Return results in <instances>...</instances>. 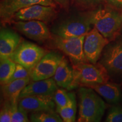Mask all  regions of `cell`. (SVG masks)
Returning a JSON list of instances; mask_svg holds the SVG:
<instances>
[{
  "label": "cell",
  "mask_w": 122,
  "mask_h": 122,
  "mask_svg": "<svg viewBox=\"0 0 122 122\" xmlns=\"http://www.w3.org/2000/svg\"><path fill=\"white\" fill-rule=\"evenodd\" d=\"M78 92L79 111L77 122H100L106 107L103 100L91 88L81 86Z\"/></svg>",
  "instance_id": "6da1fadb"
},
{
  "label": "cell",
  "mask_w": 122,
  "mask_h": 122,
  "mask_svg": "<svg viewBox=\"0 0 122 122\" xmlns=\"http://www.w3.org/2000/svg\"><path fill=\"white\" fill-rule=\"evenodd\" d=\"M73 69L74 77L68 90L81 86L90 87L92 85L108 81L110 78L107 71L100 62L96 64L81 62L74 65Z\"/></svg>",
  "instance_id": "7a4b0ae2"
},
{
  "label": "cell",
  "mask_w": 122,
  "mask_h": 122,
  "mask_svg": "<svg viewBox=\"0 0 122 122\" xmlns=\"http://www.w3.org/2000/svg\"><path fill=\"white\" fill-rule=\"evenodd\" d=\"M92 25L110 41L121 35V14L110 7H100L88 13Z\"/></svg>",
  "instance_id": "3957f363"
},
{
  "label": "cell",
  "mask_w": 122,
  "mask_h": 122,
  "mask_svg": "<svg viewBox=\"0 0 122 122\" xmlns=\"http://www.w3.org/2000/svg\"><path fill=\"white\" fill-rule=\"evenodd\" d=\"M99 62L105 67L110 77L122 79V35L106 46Z\"/></svg>",
  "instance_id": "277c9868"
},
{
  "label": "cell",
  "mask_w": 122,
  "mask_h": 122,
  "mask_svg": "<svg viewBox=\"0 0 122 122\" xmlns=\"http://www.w3.org/2000/svg\"><path fill=\"white\" fill-rule=\"evenodd\" d=\"M89 14L72 16L62 21L51 30L54 35L62 37H76L85 35L91 30Z\"/></svg>",
  "instance_id": "5b68a950"
},
{
  "label": "cell",
  "mask_w": 122,
  "mask_h": 122,
  "mask_svg": "<svg viewBox=\"0 0 122 122\" xmlns=\"http://www.w3.org/2000/svg\"><path fill=\"white\" fill-rule=\"evenodd\" d=\"M46 53V50L36 44L22 40L9 58L16 63L22 65L30 72Z\"/></svg>",
  "instance_id": "8992f818"
},
{
  "label": "cell",
  "mask_w": 122,
  "mask_h": 122,
  "mask_svg": "<svg viewBox=\"0 0 122 122\" xmlns=\"http://www.w3.org/2000/svg\"><path fill=\"white\" fill-rule=\"evenodd\" d=\"M85 35L76 37L65 38L55 35L53 43L55 46L66 54L74 65L86 62L83 50Z\"/></svg>",
  "instance_id": "52a82bcc"
},
{
  "label": "cell",
  "mask_w": 122,
  "mask_h": 122,
  "mask_svg": "<svg viewBox=\"0 0 122 122\" xmlns=\"http://www.w3.org/2000/svg\"><path fill=\"white\" fill-rule=\"evenodd\" d=\"M110 41L98 31L95 27H93L85 35L83 50L86 61L96 64L101 57L102 53Z\"/></svg>",
  "instance_id": "ba28073f"
},
{
  "label": "cell",
  "mask_w": 122,
  "mask_h": 122,
  "mask_svg": "<svg viewBox=\"0 0 122 122\" xmlns=\"http://www.w3.org/2000/svg\"><path fill=\"white\" fill-rule=\"evenodd\" d=\"M63 58V55L57 51L47 53L30 71V79L37 81L51 78Z\"/></svg>",
  "instance_id": "9c48e42d"
},
{
  "label": "cell",
  "mask_w": 122,
  "mask_h": 122,
  "mask_svg": "<svg viewBox=\"0 0 122 122\" xmlns=\"http://www.w3.org/2000/svg\"><path fill=\"white\" fill-rule=\"evenodd\" d=\"M14 27L20 33L35 41L42 43L51 38V35L45 22L39 20H17Z\"/></svg>",
  "instance_id": "30bf717a"
},
{
  "label": "cell",
  "mask_w": 122,
  "mask_h": 122,
  "mask_svg": "<svg viewBox=\"0 0 122 122\" xmlns=\"http://www.w3.org/2000/svg\"><path fill=\"white\" fill-rule=\"evenodd\" d=\"M57 16L56 7L51 6L36 4L16 12L12 20H39L49 23Z\"/></svg>",
  "instance_id": "8fae6325"
},
{
  "label": "cell",
  "mask_w": 122,
  "mask_h": 122,
  "mask_svg": "<svg viewBox=\"0 0 122 122\" xmlns=\"http://www.w3.org/2000/svg\"><path fill=\"white\" fill-rule=\"evenodd\" d=\"M36 4L51 6L56 7L54 0H1L0 4V17L2 23L12 20L16 12L21 9Z\"/></svg>",
  "instance_id": "7c38bea8"
},
{
  "label": "cell",
  "mask_w": 122,
  "mask_h": 122,
  "mask_svg": "<svg viewBox=\"0 0 122 122\" xmlns=\"http://www.w3.org/2000/svg\"><path fill=\"white\" fill-rule=\"evenodd\" d=\"M54 94H38L29 96L19 98L18 105L27 112L45 110H54L56 103Z\"/></svg>",
  "instance_id": "4fadbf2b"
},
{
  "label": "cell",
  "mask_w": 122,
  "mask_h": 122,
  "mask_svg": "<svg viewBox=\"0 0 122 122\" xmlns=\"http://www.w3.org/2000/svg\"><path fill=\"white\" fill-rule=\"evenodd\" d=\"M22 38L14 30L1 28L0 31V58H9L22 42Z\"/></svg>",
  "instance_id": "5bb4252c"
},
{
  "label": "cell",
  "mask_w": 122,
  "mask_h": 122,
  "mask_svg": "<svg viewBox=\"0 0 122 122\" xmlns=\"http://www.w3.org/2000/svg\"><path fill=\"white\" fill-rule=\"evenodd\" d=\"M57 86L53 78L33 81L24 88L20 94L19 99L29 96L54 94L58 89Z\"/></svg>",
  "instance_id": "9a60e30c"
},
{
  "label": "cell",
  "mask_w": 122,
  "mask_h": 122,
  "mask_svg": "<svg viewBox=\"0 0 122 122\" xmlns=\"http://www.w3.org/2000/svg\"><path fill=\"white\" fill-rule=\"evenodd\" d=\"M89 88L94 89L110 104H118L122 99L121 88L119 85L116 83L108 81L103 83L92 85Z\"/></svg>",
  "instance_id": "2e32d148"
},
{
  "label": "cell",
  "mask_w": 122,
  "mask_h": 122,
  "mask_svg": "<svg viewBox=\"0 0 122 122\" xmlns=\"http://www.w3.org/2000/svg\"><path fill=\"white\" fill-rule=\"evenodd\" d=\"M30 77L18 79L1 85V91L4 100L13 103L18 102L20 94L30 83Z\"/></svg>",
  "instance_id": "e0dca14e"
},
{
  "label": "cell",
  "mask_w": 122,
  "mask_h": 122,
  "mask_svg": "<svg viewBox=\"0 0 122 122\" xmlns=\"http://www.w3.org/2000/svg\"><path fill=\"white\" fill-rule=\"evenodd\" d=\"M73 77V66H71L67 59L64 57L57 67L53 79L58 86L67 89L72 82Z\"/></svg>",
  "instance_id": "ac0fdd59"
},
{
  "label": "cell",
  "mask_w": 122,
  "mask_h": 122,
  "mask_svg": "<svg viewBox=\"0 0 122 122\" xmlns=\"http://www.w3.org/2000/svg\"><path fill=\"white\" fill-rule=\"evenodd\" d=\"M0 81L1 85L7 83L13 76L16 63L10 58H0Z\"/></svg>",
  "instance_id": "d6986e66"
},
{
  "label": "cell",
  "mask_w": 122,
  "mask_h": 122,
  "mask_svg": "<svg viewBox=\"0 0 122 122\" xmlns=\"http://www.w3.org/2000/svg\"><path fill=\"white\" fill-rule=\"evenodd\" d=\"M70 99L69 102L65 107L57 109V112L65 122H74L76 120V101L75 94L70 93Z\"/></svg>",
  "instance_id": "ffe728a7"
},
{
  "label": "cell",
  "mask_w": 122,
  "mask_h": 122,
  "mask_svg": "<svg viewBox=\"0 0 122 122\" xmlns=\"http://www.w3.org/2000/svg\"><path fill=\"white\" fill-rule=\"evenodd\" d=\"M30 121L33 122H62L63 119L54 110H45L32 112Z\"/></svg>",
  "instance_id": "44dd1931"
},
{
  "label": "cell",
  "mask_w": 122,
  "mask_h": 122,
  "mask_svg": "<svg viewBox=\"0 0 122 122\" xmlns=\"http://www.w3.org/2000/svg\"><path fill=\"white\" fill-rule=\"evenodd\" d=\"M55 103L57 105V109L65 107L69 102L70 99V93L63 89H57L53 96Z\"/></svg>",
  "instance_id": "7402d4cb"
},
{
  "label": "cell",
  "mask_w": 122,
  "mask_h": 122,
  "mask_svg": "<svg viewBox=\"0 0 122 122\" xmlns=\"http://www.w3.org/2000/svg\"><path fill=\"white\" fill-rule=\"evenodd\" d=\"M30 121V120L28 117V112L18 105V102L13 103L11 122H28Z\"/></svg>",
  "instance_id": "603a6c76"
},
{
  "label": "cell",
  "mask_w": 122,
  "mask_h": 122,
  "mask_svg": "<svg viewBox=\"0 0 122 122\" xmlns=\"http://www.w3.org/2000/svg\"><path fill=\"white\" fill-rule=\"evenodd\" d=\"M107 122H122V106L114 105L109 109L105 119Z\"/></svg>",
  "instance_id": "cb8c5ba5"
},
{
  "label": "cell",
  "mask_w": 122,
  "mask_h": 122,
  "mask_svg": "<svg viewBox=\"0 0 122 122\" xmlns=\"http://www.w3.org/2000/svg\"><path fill=\"white\" fill-rule=\"evenodd\" d=\"M13 113V103L7 100H4L0 112V122H11Z\"/></svg>",
  "instance_id": "d4e9b609"
},
{
  "label": "cell",
  "mask_w": 122,
  "mask_h": 122,
  "mask_svg": "<svg viewBox=\"0 0 122 122\" xmlns=\"http://www.w3.org/2000/svg\"><path fill=\"white\" fill-rule=\"evenodd\" d=\"M28 77H30V71L22 65L16 63V68H15L14 73L8 83L11 82L12 81L18 80V79L27 78Z\"/></svg>",
  "instance_id": "484cf974"
},
{
  "label": "cell",
  "mask_w": 122,
  "mask_h": 122,
  "mask_svg": "<svg viewBox=\"0 0 122 122\" xmlns=\"http://www.w3.org/2000/svg\"><path fill=\"white\" fill-rule=\"evenodd\" d=\"M101 0H75L76 5L81 9H88L95 6Z\"/></svg>",
  "instance_id": "4316f807"
},
{
  "label": "cell",
  "mask_w": 122,
  "mask_h": 122,
  "mask_svg": "<svg viewBox=\"0 0 122 122\" xmlns=\"http://www.w3.org/2000/svg\"><path fill=\"white\" fill-rule=\"evenodd\" d=\"M105 2L115 8H122V0H103Z\"/></svg>",
  "instance_id": "83f0119b"
},
{
  "label": "cell",
  "mask_w": 122,
  "mask_h": 122,
  "mask_svg": "<svg viewBox=\"0 0 122 122\" xmlns=\"http://www.w3.org/2000/svg\"><path fill=\"white\" fill-rule=\"evenodd\" d=\"M54 1L65 10H68L69 8L70 0H54Z\"/></svg>",
  "instance_id": "f1b7e54d"
},
{
  "label": "cell",
  "mask_w": 122,
  "mask_h": 122,
  "mask_svg": "<svg viewBox=\"0 0 122 122\" xmlns=\"http://www.w3.org/2000/svg\"><path fill=\"white\" fill-rule=\"evenodd\" d=\"M121 18H122V12L121 14ZM121 33H122V29H121Z\"/></svg>",
  "instance_id": "f546056e"
}]
</instances>
